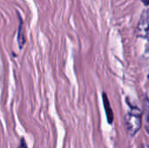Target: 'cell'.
<instances>
[{
    "label": "cell",
    "instance_id": "obj_1",
    "mask_svg": "<svg viewBox=\"0 0 149 148\" xmlns=\"http://www.w3.org/2000/svg\"><path fill=\"white\" fill-rule=\"evenodd\" d=\"M142 113L136 107H132L126 116V126L131 136L135 135L141 126Z\"/></svg>",
    "mask_w": 149,
    "mask_h": 148
},
{
    "label": "cell",
    "instance_id": "obj_2",
    "mask_svg": "<svg viewBox=\"0 0 149 148\" xmlns=\"http://www.w3.org/2000/svg\"><path fill=\"white\" fill-rule=\"evenodd\" d=\"M149 33V9L146 10L139 21L137 27V34L139 37L145 38Z\"/></svg>",
    "mask_w": 149,
    "mask_h": 148
},
{
    "label": "cell",
    "instance_id": "obj_3",
    "mask_svg": "<svg viewBox=\"0 0 149 148\" xmlns=\"http://www.w3.org/2000/svg\"><path fill=\"white\" fill-rule=\"evenodd\" d=\"M103 104H104V108H105V111H106V114H107V121L109 124H112L113 121V111H112V108H111V106H110V102H109V99L107 96V94L104 92L103 95Z\"/></svg>",
    "mask_w": 149,
    "mask_h": 148
},
{
    "label": "cell",
    "instance_id": "obj_4",
    "mask_svg": "<svg viewBox=\"0 0 149 148\" xmlns=\"http://www.w3.org/2000/svg\"><path fill=\"white\" fill-rule=\"evenodd\" d=\"M18 148H28L26 146V143H25V140L24 139H22L21 141H20V146Z\"/></svg>",
    "mask_w": 149,
    "mask_h": 148
},
{
    "label": "cell",
    "instance_id": "obj_5",
    "mask_svg": "<svg viewBox=\"0 0 149 148\" xmlns=\"http://www.w3.org/2000/svg\"><path fill=\"white\" fill-rule=\"evenodd\" d=\"M146 129H147V132L149 133V116L147 119V121H146Z\"/></svg>",
    "mask_w": 149,
    "mask_h": 148
},
{
    "label": "cell",
    "instance_id": "obj_6",
    "mask_svg": "<svg viewBox=\"0 0 149 148\" xmlns=\"http://www.w3.org/2000/svg\"><path fill=\"white\" fill-rule=\"evenodd\" d=\"M141 1L144 3V5H146V6H148L149 5V0H141Z\"/></svg>",
    "mask_w": 149,
    "mask_h": 148
}]
</instances>
